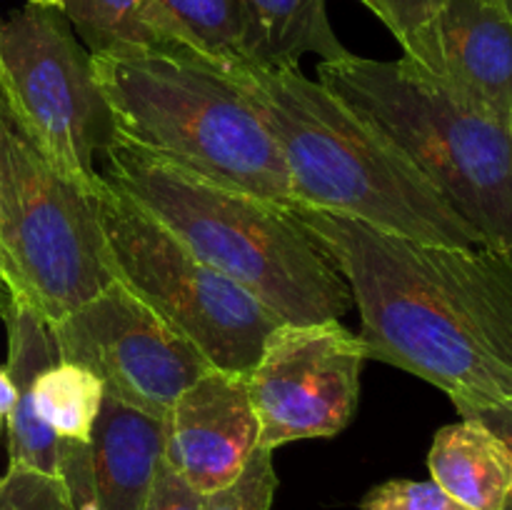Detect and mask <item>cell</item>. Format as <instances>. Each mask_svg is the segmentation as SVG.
Masks as SVG:
<instances>
[{"label":"cell","mask_w":512,"mask_h":510,"mask_svg":"<svg viewBox=\"0 0 512 510\" xmlns=\"http://www.w3.org/2000/svg\"><path fill=\"white\" fill-rule=\"evenodd\" d=\"M33 5H53V8H63V0H28Z\"/></svg>","instance_id":"29"},{"label":"cell","mask_w":512,"mask_h":510,"mask_svg":"<svg viewBox=\"0 0 512 510\" xmlns=\"http://www.w3.org/2000/svg\"><path fill=\"white\" fill-rule=\"evenodd\" d=\"M248 68H300L305 55L348 58L328 18V0H240Z\"/></svg>","instance_id":"16"},{"label":"cell","mask_w":512,"mask_h":510,"mask_svg":"<svg viewBox=\"0 0 512 510\" xmlns=\"http://www.w3.org/2000/svg\"><path fill=\"white\" fill-rule=\"evenodd\" d=\"M318 83L388 138L485 248L512 258V128L400 60H320Z\"/></svg>","instance_id":"5"},{"label":"cell","mask_w":512,"mask_h":510,"mask_svg":"<svg viewBox=\"0 0 512 510\" xmlns=\"http://www.w3.org/2000/svg\"><path fill=\"white\" fill-rule=\"evenodd\" d=\"M260 448V420L243 373L210 368L165 418V460L200 493L238 480Z\"/></svg>","instance_id":"12"},{"label":"cell","mask_w":512,"mask_h":510,"mask_svg":"<svg viewBox=\"0 0 512 510\" xmlns=\"http://www.w3.org/2000/svg\"><path fill=\"white\" fill-rule=\"evenodd\" d=\"M403 60L512 128V18L495 0H443Z\"/></svg>","instance_id":"11"},{"label":"cell","mask_w":512,"mask_h":510,"mask_svg":"<svg viewBox=\"0 0 512 510\" xmlns=\"http://www.w3.org/2000/svg\"><path fill=\"white\" fill-rule=\"evenodd\" d=\"M398 38L400 48L438 13L443 0H360Z\"/></svg>","instance_id":"24"},{"label":"cell","mask_w":512,"mask_h":510,"mask_svg":"<svg viewBox=\"0 0 512 510\" xmlns=\"http://www.w3.org/2000/svg\"><path fill=\"white\" fill-rule=\"evenodd\" d=\"M0 243L20 303L55 323L115 283L93 190L55 165L0 65Z\"/></svg>","instance_id":"6"},{"label":"cell","mask_w":512,"mask_h":510,"mask_svg":"<svg viewBox=\"0 0 512 510\" xmlns=\"http://www.w3.org/2000/svg\"><path fill=\"white\" fill-rule=\"evenodd\" d=\"M33 400L38 418L70 443H90L105 400L103 380L93 370L55 360L35 378Z\"/></svg>","instance_id":"18"},{"label":"cell","mask_w":512,"mask_h":510,"mask_svg":"<svg viewBox=\"0 0 512 510\" xmlns=\"http://www.w3.org/2000/svg\"><path fill=\"white\" fill-rule=\"evenodd\" d=\"M143 510H205V493L193 488L163 455L153 485L145 495Z\"/></svg>","instance_id":"25"},{"label":"cell","mask_w":512,"mask_h":510,"mask_svg":"<svg viewBox=\"0 0 512 510\" xmlns=\"http://www.w3.org/2000/svg\"><path fill=\"white\" fill-rule=\"evenodd\" d=\"M0 510H70V503L60 478L8 465L0 475Z\"/></svg>","instance_id":"21"},{"label":"cell","mask_w":512,"mask_h":510,"mask_svg":"<svg viewBox=\"0 0 512 510\" xmlns=\"http://www.w3.org/2000/svg\"><path fill=\"white\" fill-rule=\"evenodd\" d=\"M0 270H3L5 278L10 280V285H13V278H10V268H8V258H5V253H3V243H0ZM15 295H18V293H15Z\"/></svg>","instance_id":"28"},{"label":"cell","mask_w":512,"mask_h":510,"mask_svg":"<svg viewBox=\"0 0 512 510\" xmlns=\"http://www.w3.org/2000/svg\"><path fill=\"white\" fill-rule=\"evenodd\" d=\"M58 360L103 380L105 395L158 418L213 365L123 283H110L50 323Z\"/></svg>","instance_id":"9"},{"label":"cell","mask_w":512,"mask_h":510,"mask_svg":"<svg viewBox=\"0 0 512 510\" xmlns=\"http://www.w3.org/2000/svg\"><path fill=\"white\" fill-rule=\"evenodd\" d=\"M235 73L283 150L293 205L345 215L418 243L483 245L428 178L323 83L305 78L300 68Z\"/></svg>","instance_id":"3"},{"label":"cell","mask_w":512,"mask_h":510,"mask_svg":"<svg viewBox=\"0 0 512 510\" xmlns=\"http://www.w3.org/2000/svg\"><path fill=\"white\" fill-rule=\"evenodd\" d=\"M203 58L225 68H248L240 0H160Z\"/></svg>","instance_id":"19"},{"label":"cell","mask_w":512,"mask_h":510,"mask_svg":"<svg viewBox=\"0 0 512 510\" xmlns=\"http://www.w3.org/2000/svg\"><path fill=\"white\" fill-rule=\"evenodd\" d=\"M60 480L68 493L70 510H100L93 463H90V443L60 440Z\"/></svg>","instance_id":"23"},{"label":"cell","mask_w":512,"mask_h":510,"mask_svg":"<svg viewBox=\"0 0 512 510\" xmlns=\"http://www.w3.org/2000/svg\"><path fill=\"white\" fill-rule=\"evenodd\" d=\"M348 283L368 360L435 385L458 413L512 410V258L293 205Z\"/></svg>","instance_id":"1"},{"label":"cell","mask_w":512,"mask_h":510,"mask_svg":"<svg viewBox=\"0 0 512 510\" xmlns=\"http://www.w3.org/2000/svg\"><path fill=\"white\" fill-rule=\"evenodd\" d=\"M93 200L115 280L190 340L213 368L248 375L265 338L285 320L205 265L103 173Z\"/></svg>","instance_id":"7"},{"label":"cell","mask_w":512,"mask_h":510,"mask_svg":"<svg viewBox=\"0 0 512 510\" xmlns=\"http://www.w3.org/2000/svg\"><path fill=\"white\" fill-rule=\"evenodd\" d=\"M18 303L20 300H18V295H15L13 285H10V280L5 278V273L0 270V320L8 318Z\"/></svg>","instance_id":"27"},{"label":"cell","mask_w":512,"mask_h":510,"mask_svg":"<svg viewBox=\"0 0 512 510\" xmlns=\"http://www.w3.org/2000/svg\"><path fill=\"white\" fill-rule=\"evenodd\" d=\"M165 453V418L105 395L90 438L100 510H143Z\"/></svg>","instance_id":"13"},{"label":"cell","mask_w":512,"mask_h":510,"mask_svg":"<svg viewBox=\"0 0 512 510\" xmlns=\"http://www.w3.org/2000/svg\"><path fill=\"white\" fill-rule=\"evenodd\" d=\"M0 65L50 158L80 188L95 190V158L118 140L113 110L65 13L25 3L0 20Z\"/></svg>","instance_id":"8"},{"label":"cell","mask_w":512,"mask_h":510,"mask_svg":"<svg viewBox=\"0 0 512 510\" xmlns=\"http://www.w3.org/2000/svg\"><path fill=\"white\" fill-rule=\"evenodd\" d=\"M365 360L360 335L340 320L280 323L245 375L260 420V448L275 453L295 440L343 433L358 410Z\"/></svg>","instance_id":"10"},{"label":"cell","mask_w":512,"mask_h":510,"mask_svg":"<svg viewBox=\"0 0 512 510\" xmlns=\"http://www.w3.org/2000/svg\"><path fill=\"white\" fill-rule=\"evenodd\" d=\"M8 328V373L15 400L8 420V465L33 468L60 478V438L38 418L33 400L35 378L58 360L50 323L30 305L18 303L5 318Z\"/></svg>","instance_id":"14"},{"label":"cell","mask_w":512,"mask_h":510,"mask_svg":"<svg viewBox=\"0 0 512 510\" xmlns=\"http://www.w3.org/2000/svg\"><path fill=\"white\" fill-rule=\"evenodd\" d=\"M430 480L468 510H503L512 490V450L475 418L445 425L428 455Z\"/></svg>","instance_id":"15"},{"label":"cell","mask_w":512,"mask_h":510,"mask_svg":"<svg viewBox=\"0 0 512 510\" xmlns=\"http://www.w3.org/2000/svg\"><path fill=\"white\" fill-rule=\"evenodd\" d=\"M495 3H498V5H500V8H503V10H505V13H508V15H510V18H512V0H495Z\"/></svg>","instance_id":"30"},{"label":"cell","mask_w":512,"mask_h":510,"mask_svg":"<svg viewBox=\"0 0 512 510\" xmlns=\"http://www.w3.org/2000/svg\"><path fill=\"white\" fill-rule=\"evenodd\" d=\"M15 400V385L13 378L8 373V365L0 363V433H3V423L8 420L10 408H13Z\"/></svg>","instance_id":"26"},{"label":"cell","mask_w":512,"mask_h":510,"mask_svg":"<svg viewBox=\"0 0 512 510\" xmlns=\"http://www.w3.org/2000/svg\"><path fill=\"white\" fill-rule=\"evenodd\" d=\"M360 510H468L435 480H388L375 485L360 503Z\"/></svg>","instance_id":"22"},{"label":"cell","mask_w":512,"mask_h":510,"mask_svg":"<svg viewBox=\"0 0 512 510\" xmlns=\"http://www.w3.org/2000/svg\"><path fill=\"white\" fill-rule=\"evenodd\" d=\"M275 488H278V475H275L273 450L258 448L235 483L205 495V510H270Z\"/></svg>","instance_id":"20"},{"label":"cell","mask_w":512,"mask_h":510,"mask_svg":"<svg viewBox=\"0 0 512 510\" xmlns=\"http://www.w3.org/2000/svg\"><path fill=\"white\" fill-rule=\"evenodd\" d=\"M103 163L110 183L285 323L340 320L353 305L335 260L290 205L200 178L120 138Z\"/></svg>","instance_id":"2"},{"label":"cell","mask_w":512,"mask_h":510,"mask_svg":"<svg viewBox=\"0 0 512 510\" xmlns=\"http://www.w3.org/2000/svg\"><path fill=\"white\" fill-rule=\"evenodd\" d=\"M120 140L293 208L283 150L233 68L195 53L93 55Z\"/></svg>","instance_id":"4"},{"label":"cell","mask_w":512,"mask_h":510,"mask_svg":"<svg viewBox=\"0 0 512 510\" xmlns=\"http://www.w3.org/2000/svg\"><path fill=\"white\" fill-rule=\"evenodd\" d=\"M60 10L90 55L138 50L200 55L160 0H63Z\"/></svg>","instance_id":"17"}]
</instances>
